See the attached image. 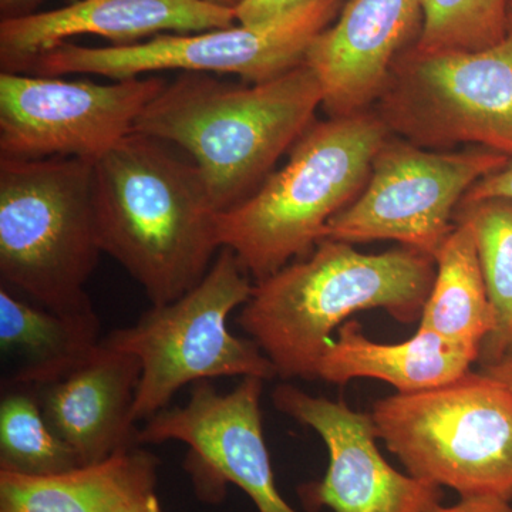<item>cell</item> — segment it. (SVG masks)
I'll return each instance as SVG.
<instances>
[{
    "label": "cell",
    "mask_w": 512,
    "mask_h": 512,
    "mask_svg": "<svg viewBox=\"0 0 512 512\" xmlns=\"http://www.w3.org/2000/svg\"><path fill=\"white\" fill-rule=\"evenodd\" d=\"M170 144L128 134L93 167L97 241L146 292L151 305L202 281L221 245L204 178Z\"/></svg>",
    "instance_id": "6da1fadb"
},
{
    "label": "cell",
    "mask_w": 512,
    "mask_h": 512,
    "mask_svg": "<svg viewBox=\"0 0 512 512\" xmlns=\"http://www.w3.org/2000/svg\"><path fill=\"white\" fill-rule=\"evenodd\" d=\"M322 103L318 77L305 62L249 86L215 74L183 73L148 104L133 133L184 150L220 214L247 200L274 173Z\"/></svg>",
    "instance_id": "7a4b0ae2"
},
{
    "label": "cell",
    "mask_w": 512,
    "mask_h": 512,
    "mask_svg": "<svg viewBox=\"0 0 512 512\" xmlns=\"http://www.w3.org/2000/svg\"><path fill=\"white\" fill-rule=\"evenodd\" d=\"M436 259L402 247L362 254L322 239L305 258L255 282L238 323L284 380L318 379L332 333L353 313L383 309L402 323L420 319Z\"/></svg>",
    "instance_id": "3957f363"
},
{
    "label": "cell",
    "mask_w": 512,
    "mask_h": 512,
    "mask_svg": "<svg viewBox=\"0 0 512 512\" xmlns=\"http://www.w3.org/2000/svg\"><path fill=\"white\" fill-rule=\"evenodd\" d=\"M389 137L373 110L313 123L254 194L217 215L221 248L255 282L305 258L328 222L359 197Z\"/></svg>",
    "instance_id": "277c9868"
},
{
    "label": "cell",
    "mask_w": 512,
    "mask_h": 512,
    "mask_svg": "<svg viewBox=\"0 0 512 512\" xmlns=\"http://www.w3.org/2000/svg\"><path fill=\"white\" fill-rule=\"evenodd\" d=\"M93 167L77 158H0L2 285L59 313L94 311L86 284L103 252Z\"/></svg>",
    "instance_id": "5b68a950"
},
{
    "label": "cell",
    "mask_w": 512,
    "mask_h": 512,
    "mask_svg": "<svg viewBox=\"0 0 512 512\" xmlns=\"http://www.w3.org/2000/svg\"><path fill=\"white\" fill-rule=\"evenodd\" d=\"M370 417L410 476L460 498L512 501V392L483 370L384 397Z\"/></svg>",
    "instance_id": "8992f818"
},
{
    "label": "cell",
    "mask_w": 512,
    "mask_h": 512,
    "mask_svg": "<svg viewBox=\"0 0 512 512\" xmlns=\"http://www.w3.org/2000/svg\"><path fill=\"white\" fill-rule=\"evenodd\" d=\"M254 285L234 252L221 248L197 286L170 303L151 305L134 325L101 339L107 348L136 356L141 365L134 419L147 421L167 409L191 383L218 377L271 380L274 365L254 340L232 335L228 318Z\"/></svg>",
    "instance_id": "52a82bcc"
},
{
    "label": "cell",
    "mask_w": 512,
    "mask_h": 512,
    "mask_svg": "<svg viewBox=\"0 0 512 512\" xmlns=\"http://www.w3.org/2000/svg\"><path fill=\"white\" fill-rule=\"evenodd\" d=\"M373 111L414 146L474 144L512 160V12L507 36L488 49L421 55L409 47Z\"/></svg>",
    "instance_id": "ba28073f"
},
{
    "label": "cell",
    "mask_w": 512,
    "mask_h": 512,
    "mask_svg": "<svg viewBox=\"0 0 512 512\" xmlns=\"http://www.w3.org/2000/svg\"><path fill=\"white\" fill-rule=\"evenodd\" d=\"M343 0H312L262 25L177 35L167 33L128 46L89 47L66 42L37 57L23 74H89L114 82L161 70L235 74L248 83L281 76L305 62L306 52L342 9Z\"/></svg>",
    "instance_id": "9c48e42d"
},
{
    "label": "cell",
    "mask_w": 512,
    "mask_h": 512,
    "mask_svg": "<svg viewBox=\"0 0 512 512\" xmlns=\"http://www.w3.org/2000/svg\"><path fill=\"white\" fill-rule=\"evenodd\" d=\"M512 163L495 151H433L387 138L369 180L349 207L326 225L323 239L396 241L436 256L451 234L454 215L471 188Z\"/></svg>",
    "instance_id": "30bf717a"
},
{
    "label": "cell",
    "mask_w": 512,
    "mask_h": 512,
    "mask_svg": "<svg viewBox=\"0 0 512 512\" xmlns=\"http://www.w3.org/2000/svg\"><path fill=\"white\" fill-rule=\"evenodd\" d=\"M167 83L156 76L100 84L2 72L0 158L96 163L133 133Z\"/></svg>",
    "instance_id": "8fae6325"
},
{
    "label": "cell",
    "mask_w": 512,
    "mask_h": 512,
    "mask_svg": "<svg viewBox=\"0 0 512 512\" xmlns=\"http://www.w3.org/2000/svg\"><path fill=\"white\" fill-rule=\"evenodd\" d=\"M264 382L245 377L225 394L208 380L195 383L187 403L161 410L138 429L137 444H185V468L202 500H221L225 485L234 484L258 512H299L276 487L262 429Z\"/></svg>",
    "instance_id": "7c38bea8"
},
{
    "label": "cell",
    "mask_w": 512,
    "mask_h": 512,
    "mask_svg": "<svg viewBox=\"0 0 512 512\" xmlns=\"http://www.w3.org/2000/svg\"><path fill=\"white\" fill-rule=\"evenodd\" d=\"M272 399L279 412L311 427L328 448L325 477L298 490L309 510L426 512L441 503L439 485L400 473L387 463L377 447L370 413L355 412L342 400L312 396L288 384L276 387Z\"/></svg>",
    "instance_id": "4fadbf2b"
},
{
    "label": "cell",
    "mask_w": 512,
    "mask_h": 512,
    "mask_svg": "<svg viewBox=\"0 0 512 512\" xmlns=\"http://www.w3.org/2000/svg\"><path fill=\"white\" fill-rule=\"evenodd\" d=\"M421 25L423 0H349L343 5L305 56L329 117L370 110L396 60L416 43Z\"/></svg>",
    "instance_id": "5bb4252c"
},
{
    "label": "cell",
    "mask_w": 512,
    "mask_h": 512,
    "mask_svg": "<svg viewBox=\"0 0 512 512\" xmlns=\"http://www.w3.org/2000/svg\"><path fill=\"white\" fill-rule=\"evenodd\" d=\"M234 25L235 10L207 0H77L64 8L0 20V67L2 72L26 73L37 57L76 36H99L110 46H128L148 36Z\"/></svg>",
    "instance_id": "9a60e30c"
},
{
    "label": "cell",
    "mask_w": 512,
    "mask_h": 512,
    "mask_svg": "<svg viewBox=\"0 0 512 512\" xmlns=\"http://www.w3.org/2000/svg\"><path fill=\"white\" fill-rule=\"evenodd\" d=\"M141 365L103 343L69 375L35 390L47 423L82 466L138 447L134 403Z\"/></svg>",
    "instance_id": "2e32d148"
},
{
    "label": "cell",
    "mask_w": 512,
    "mask_h": 512,
    "mask_svg": "<svg viewBox=\"0 0 512 512\" xmlns=\"http://www.w3.org/2000/svg\"><path fill=\"white\" fill-rule=\"evenodd\" d=\"M480 360V352L448 342L436 333L417 328L400 343H377L367 338L356 320L338 329L323 353L318 379L346 384L376 379L392 384L397 393H417L453 382Z\"/></svg>",
    "instance_id": "e0dca14e"
},
{
    "label": "cell",
    "mask_w": 512,
    "mask_h": 512,
    "mask_svg": "<svg viewBox=\"0 0 512 512\" xmlns=\"http://www.w3.org/2000/svg\"><path fill=\"white\" fill-rule=\"evenodd\" d=\"M96 312L59 313L0 288L2 389H40L69 375L100 345Z\"/></svg>",
    "instance_id": "ac0fdd59"
},
{
    "label": "cell",
    "mask_w": 512,
    "mask_h": 512,
    "mask_svg": "<svg viewBox=\"0 0 512 512\" xmlns=\"http://www.w3.org/2000/svg\"><path fill=\"white\" fill-rule=\"evenodd\" d=\"M157 471V458L138 447L53 476L0 471V512H110L128 495L157 485Z\"/></svg>",
    "instance_id": "d6986e66"
},
{
    "label": "cell",
    "mask_w": 512,
    "mask_h": 512,
    "mask_svg": "<svg viewBox=\"0 0 512 512\" xmlns=\"http://www.w3.org/2000/svg\"><path fill=\"white\" fill-rule=\"evenodd\" d=\"M436 278L419 329L448 342L481 352L495 326V313L485 286L476 237L464 220H456L436 256Z\"/></svg>",
    "instance_id": "ffe728a7"
},
{
    "label": "cell",
    "mask_w": 512,
    "mask_h": 512,
    "mask_svg": "<svg viewBox=\"0 0 512 512\" xmlns=\"http://www.w3.org/2000/svg\"><path fill=\"white\" fill-rule=\"evenodd\" d=\"M456 220L474 231L485 286L495 313L493 332L481 346V366L512 356V201L461 204Z\"/></svg>",
    "instance_id": "44dd1931"
},
{
    "label": "cell",
    "mask_w": 512,
    "mask_h": 512,
    "mask_svg": "<svg viewBox=\"0 0 512 512\" xmlns=\"http://www.w3.org/2000/svg\"><path fill=\"white\" fill-rule=\"evenodd\" d=\"M2 390L0 471L39 477L82 467L72 448L47 423L35 390Z\"/></svg>",
    "instance_id": "7402d4cb"
},
{
    "label": "cell",
    "mask_w": 512,
    "mask_h": 512,
    "mask_svg": "<svg viewBox=\"0 0 512 512\" xmlns=\"http://www.w3.org/2000/svg\"><path fill=\"white\" fill-rule=\"evenodd\" d=\"M511 0H423V25L413 50L421 55L478 52L510 29Z\"/></svg>",
    "instance_id": "603a6c76"
},
{
    "label": "cell",
    "mask_w": 512,
    "mask_h": 512,
    "mask_svg": "<svg viewBox=\"0 0 512 512\" xmlns=\"http://www.w3.org/2000/svg\"><path fill=\"white\" fill-rule=\"evenodd\" d=\"M309 2L312 0H244L235 9V19L239 25H262L281 18Z\"/></svg>",
    "instance_id": "cb8c5ba5"
},
{
    "label": "cell",
    "mask_w": 512,
    "mask_h": 512,
    "mask_svg": "<svg viewBox=\"0 0 512 512\" xmlns=\"http://www.w3.org/2000/svg\"><path fill=\"white\" fill-rule=\"evenodd\" d=\"M484 200H508L512 201V163L503 170L487 175L478 181L470 191L464 195L461 204ZM460 204V205H461Z\"/></svg>",
    "instance_id": "d4e9b609"
},
{
    "label": "cell",
    "mask_w": 512,
    "mask_h": 512,
    "mask_svg": "<svg viewBox=\"0 0 512 512\" xmlns=\"http://www.w3.org/2000/svg\"><path fill=\"white\" fill-rule=\"evenodd\" d=\"M426 512H512V504L497 497H466L448 507L441 503L433 505Z\"/></svg>",
    "instance_id": "484cf974"
},
{
    "label": "cell",
    "mask_w": 512,
    "mask_h": 512,
    "mask_svg": "<svg viewBox=\"0 0 512 512\" xmlns=\"http://www.w3.org/2000/svg\"><path fill=\"white\" fill-rule=\"evenodd\" d=\"M157 485L141 488L136 493L128 495L110 512H163L157 497Z\"/></svg>",
    "instance_id": "4316f807"
},
{
    "label": "cell",
    "mask_w": 512,
    "mask_h": 512,
    "mask_svg": "<svg viewBox=\"0 0 512 512\" xmlns=\"http://www.w3.org/2000/svg\"><path fill=\"white\" fill-rule=\"evenodd\" d=\"M45 0H0V20L23 18L39 12Z\"/></svg>",
    "instance_id": "83f0119b"
},
{
    "label": "cell",
    "mask_w": 512,
    "mask_h": 512,
    "mask_svg": "<svg viewBox=\"0 0 512 512\" xmlns=\"http://www.w3.org/2000/svg\"><path fill=\"white\" fill-rule=\"evenodd\" d=\"M480 370L503 383L512 392V356L505 357L493 365L481 366Z\"/></svg>",
    "instance_id": "f1b7e54d"
},
{
    "label": "cell",
    "mask_w": 512,
    "mask_h": 512,
    "mask_svg": "<svg viewBox=\"0 0 512 512\" xmlns=\"http://www.w3.org/2000/svg\"><path fill=\"white\" fill-rule=\"evenodd\" d=\"M207 2L214 3V5L222 6V8H228L235 10L241 5L244 0H207Z\"/></svg>",
    "instance_id": "f546056e"
},
{
    "label": "cell",
    "mask_w": 512,
    "mask_h": 512,
    "mask_svg": "<svg viewBox=\"0 0 512 512\" xmlns=\"http://www.w3.org/2000/svg\"><path fill=\"white\" fill-rule=\"evenodd\" d=\"M511 12H512V0H511Z\"/></svg>",
    "instance_id": "4dcf8cb0"
}]
</instances>
